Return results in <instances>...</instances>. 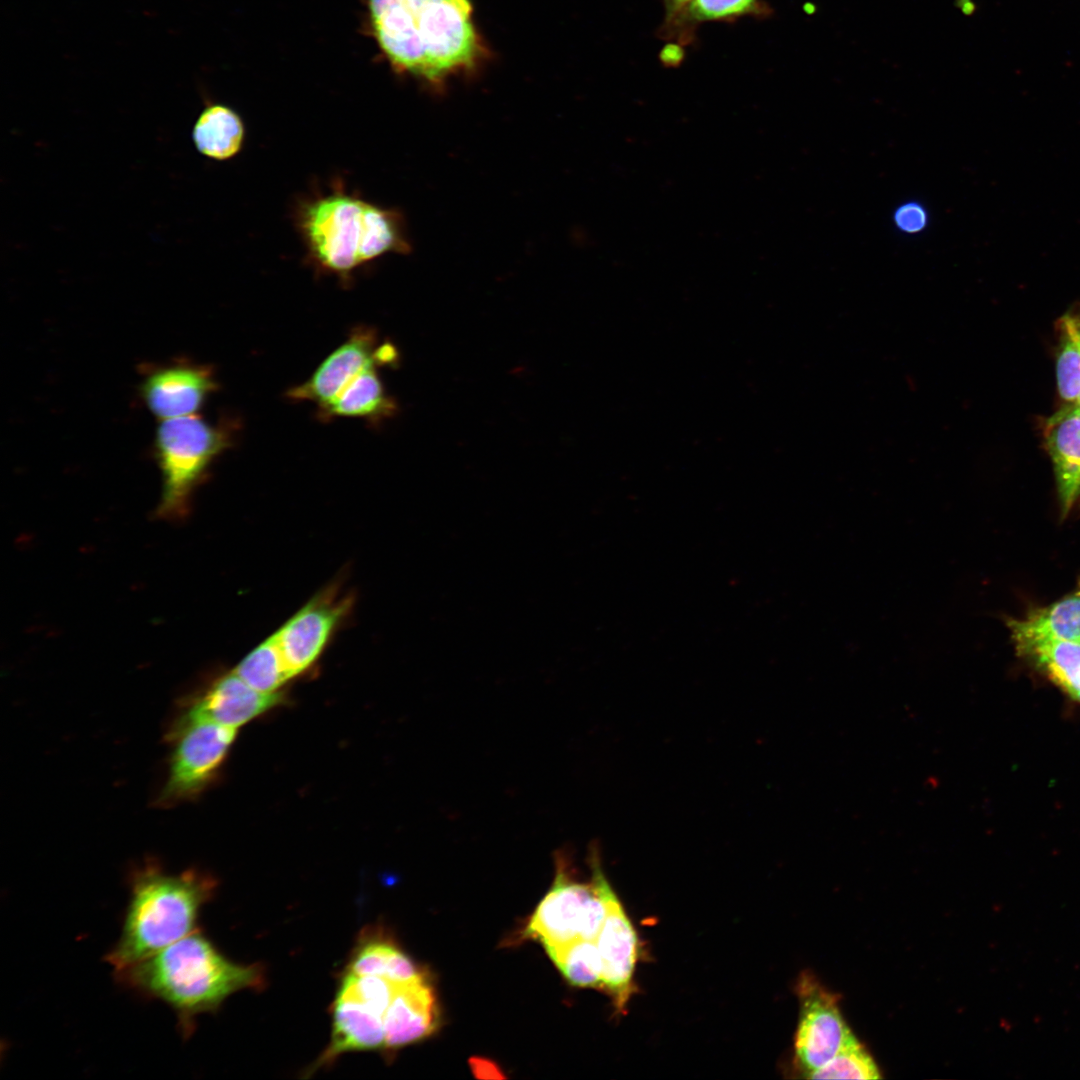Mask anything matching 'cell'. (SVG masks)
Here are the masks:
<instances>
[{"instance_id": "obj_1", "label": "cell", "mask_w": 1080, "mask_h": 1080, "mask_svg": "<svg viewBox=\"0 0 1080 1080\" xmlns=\"http://www.w3.org/2000/svg\"><path fill=\"white\" fill-rule=\"evenodd\" d=\"M115 978L143 998L168 1005L184 1040L193 1034L197 1016L217 1011L233 993L264 982L261 967L230 961L199 930L115 971Z\"/></svg>"}, {"instance_id": "obj_2", "label": "cell", "mask_w": 1080, "mask_h": 1080, "mask_svg": "<svg viewBox=\"0 0 1080 1080\" xmlns=\"http://www.w3.org/2000/svg\"><path fill=\"white\" fill-rule=\"evenodd\" d=\"M295 219L310 261L343 278L385 254L411 250L399 211L368 202L342 185L300 202Z\"/></svg>"}, {"instance_id": "obj_3", "label": "cell", "mask_w": 1080, "mask_h": 1080, "mask_svg": "<svg viewBox=\"0 0 1080 1080\" xmlns=\"http://www.w3.org/2000/svg\"><path fill=\"white\" fill-rule=\"evenodd\" d=\"M129 886L119 938L105 955L115 971L197 931L200 910L213 898L217 882L193 868L168 872L150 859L131 871Z\"/></svg>"}, {"instance_id": "obj_4", "label": "cell", "mask_w": 1080, "mask_h": 1080, "mask_svg": "<svg viewBox=\"0 0 1080 1080\" xmlns=\"http://www.w3.org/2000/svg\"><path fill=\"white\" fill-rule=\"evenodd\" d=\"M231 445L230 431L221 423L188 415L161 420L153 439V454L162 476L157 513L181 519L193 490L213 460Z\"/></svg>"}, {"instance_id": "obj_5", "label": "cell", "mask_w": 1080, "mask_h": 1080, "mask_svg": "<svg viewBox=\"0 0 1080 1080\" xmlns=\"http://www.w3.org/2000/svg\"><path fill=\"white\" fill-rule=\"evenodd\" d=\"M592 871L590 883L572 877L568 854H555L556 874L549 892L538 904L525 928L526 937L537 939L544 948L567 944L576 939L596 940L607 913L600 883L602 870L598 847L589 849Z\"/></svg>"}, {"instance_id": "obj_6", "label": "cell", "mask_w": 1080, "mask_h": 1080, "mask_svg": "<svg viewBox=\"0 0 1080 1080\" xmlns=\"http://www.w3.org/2000/svg\"><path fill=\"white\" fill-rule=\"evenodd\" d=\"M236 732L214 722L177 717L167 734L168 775L156 804L171 807L197 798L216 778Z\"/></svg>"}, {"instance_id": "obj_7", "label": "cell", "mask_w": 1080, "mask_h": 1080, "mask_svg": "<svg viewBox=\"0 0 1080 1080\" xmlns=\"http://www.w3.org/2000/svg\"><path fill=\"white\" fill-rule=\"evenodd\" d=\"M408 6L415 16L425 52L423 79L440 83L449 74L474 65L481 49L470 0H442L419 8Z\"/></svg>"}, {"instance_id": "obj_8", "label": "cell", "mask_w": 1080, "mask_h": 1080, "mask_svg": "<svg viewBox=\"0 0 1080 1080\" xmlns=\"http://www.w3.org/2000/svg\"><path fill=\"white\" fill-rule=\"evenodd\" d=\"M800 1003L795 1060L804 1075L831 1060L855 1035L845 1022L838 996L809 972L797 983Z\"/></svg>"}, {"instance_id": "obj_9", "label": "cell", "mask_w": 1080, "mask_h": 1080, "mask_svg": "<svg viewBox=\"0 0 1080 1080\" xmlns=\"http://www.w3.org/2000/svg\"><path fill=\"white\" fill-rule=\"evenodd\" d=\"M217 388L211 367L182 357L144 364L138 394L161 421L195 414Z\"/></svg>"}, {"instance_id": "obj_10", "label": "cell", "mask_w": 1080, "mask_h": 1080, "mask_svg": "<svg viewBox=\"0 0 1080 1080\" xmlns=\"http://www.w3.org/2000/svg\"><path fill=\"white\" fill-rule=\"evenodd\" d=\"M350 607V598L326 592L307 603L274 633L290 679L318 659Z\"/></svg>"}, {"instance_id": "obj_11", "label": "cell", "mask_w": 1080, "mask_h": 1080, "mask_svg": "<svg viewBox=\"0 0 1080 1080\" xmlns=\"http://www.w3.org/2000/svg\"><path fill=\"white\" fill-rule=\"evenodd\" d=\"M600 883L607 904L606 917L595 940L602 961V986L613 997L616 1010L624 1012L633 992L638 938L602 870Z\"/></svg>"}, {"instance_id": "obj_12", "label": "cell", "mask_w": 1080, "mask_h": 1080, "mask_svg": "<svg viewBox=\"0 0 1080 1080\" xmlns=\"http://www.w3.org/2000/svg\"><path fill=\"white\" fill-rule=\"evenodd\" d=\"M280 692H259L234 671L222 675L189 702L179 718L214 722L237 729L282 702Z\"/></svg>"}, {"instance_id": "obj_13", "label": "cell", "mask_w": 1080, "mask_h": 1080, "mask_svg": "<svg viewBox=\"0 0 1080 1080\" xmlns=\"http://www.w3.org/2000/svg\"><path fill=\"white\" fill-rule=\"evenodd\" d=\"M375 332L358 328L348 340L332 352L303 384L288 391L295 400H309L320 409L331 403L342 390L366 367L380 361L377 356Z\"/></svg>"}, {"instance_id": "obj_14", "label": "cell", "mask_w": 1080, "mask_h": 1080, "mask_svg": "<svg viewBox=\"0 0 1080 1080\" xmlns=\"http://www.w3.org/2000/svg\"><path fill=\"white\" fill-rule=\"evenodd\" d=\"M385 1012L341 984L333 1007L331 1041L315 1068L349 1051L385 1048Z\"/></svg>"}, {"instance_id": "obj_15", "label": "cell", "mask_w": 1080, "mask_h": 1080, "mask_svg": "<svg viewBox=\"0 0 1080 1080\" xmlns=\"http://www.w3.org/2000/svg\"><path fill=\"white\" fill-rule=\"evenodd\" d=\"M368 12L377 44L392 67L422 78L425 52L406 0H368Z\"/></svg>"}, {"instance_id": "obj_16", "label": "cell", "mask_w": 1080, "mask_h": 1080, "mask_svg": "<svg viewBox=\"0 0 1080 1080\" xmlns=\"http://www.w3.org/2000/svg\"><path fill=\"white\" fill-rule=\"evenodd\" d=\"M1041 431L1066 514L1080 497V409L1075 403H1064L1042 420Z\"/></svg>"}, {"instance_id": "obj_17", "label": "cell", "mask_w": 1080, "mask_h": 1080, "mask_svg": "<svg viewBox=\"0 0 1080 1080\" xmlns=\"http://www.w3.org/2000/svg\"><path fill=\"white\" fill-rule=\"evenodd\" d=\"M437 999L428 978L395 986L384 1015L385 1048H399L422 1040L439 1027Z\"/></svg>"}, {"instance_id": "obj_18", "label": "cell", "mask_w": 1080, "mask_h": 1080, "mask_svg": "<svg viewBox=\"0 0 1080 1080\" xmlns=\"http://www.w3.org/2000/svg\"><path fill=\"white\" fill-rule=\"evenodd\" d=\"M1007 624L1016 646L1049 640L1080 642V591Z\"/></svg>"}, {"instance_id": "obj_19", "label": "cell", "mask_w": 1080, "mask_h": 1080, "mask_svg": "<svg viewBox=\"0 0 1080 1080\" xmlns=\"http://www.w3.org/2000/svg\"><path fill=\"white\" fill-rule=\"evenodd\" d=\"M245 126L239 114L227 105L208 103L196 119L192 140L200 154L217 161L235 157L242 149Z\"/></svg>"}, {"instance_id": "obj_20", "label": "cell", "mask_w": 1080, "mask_h": 1080, "mask_svg": "<svg viewBox=\"0 0 1080 1080\" xmlns=\"http://www.w3.org/2000/svg\"><path fill=\"white\" fill-rule=\"evenodd\" d=\"M772 12L763 0H690L675 20L661 28V35L688 44L696 28L706 22L729 21L744 16L766 17Z\"/></svg>"}, {"instance_id": "obj_21", "label": "cell", "mask_w": 1080, "mask_h": 1080, "mask_svg": "<svg viewBox=\"0 0 1080 1080\" xmlns=\"http://www.w3.org/2000/svg\"><path fill=\"white\" fill-rule=\"evenodd\" d=\"M376 364L362 370L327 406L320 409L325 417H364L380 419L392 416L397 409L376 372Z\"/></svg>"}, {"instance_id": "obj_22", "label": "cell", "mask_w": 1080, "mask_h": 1080, "mask_svg": "<svg viewBox=\"0 0 1080 1080\" xmlns=\"http://www.w3.org/2000/svg\"><path fill=\"white\" fill-rule=\"evenodd\" d=\"M347 972L375 976L400 985L427 977L404 952L376 936L366 939L354 952Z\"/></svg>"}, {"instance_id": "obj_23", "label": "cell", "mask_w": 1080, "mask_h": 1080, "mask_svg": "<svg viewBox=\"0 0 1080 1080\" xmlns=\"http://www.w3.org/2000/svg\"><path fill=\"white\" fill-rule=\"evenodd\" d=\"M1016 648L1070 697L1080 702V642L1038 641L1017 645Z\"/></svg>"}, {"instance_id": "obj_24", "label": "cell", "mask_w": 1080, "mask_h": 1080, "mask_svg": "<svg viewBox=\"0 0 1080 1080\" xmlns=\"http://www.w3.org/2000/svg\"><path fill=\"white\" fill-rule=\"evenodd\" d=\"M1055 331L1058 394L1064 403H1075L1080 395V305L1057 319Z\"/></svg>"}, {"instance_id": "obj_25", "label": "cell", "mask_w": 1080, "mask_h": 1080, "mask_svg": "<svg viewBox=\"0 0 1080 1080\" xmlns=\"http://www.w3.org/2000/svg\"><path fill=\"white\" fill-rule=\"evenodd\" d=\"M233 671L250 687L267 694L278 693L290 680L274 633L243 658Z\"/></svg>"}, {"instance_id": "obj_26", "label": "cell", "mask_w": 1080, "mask_h": 1080, "mask_svg": "<svg viewBox=\"0 0 1080 1080\" xmlns=\"http://www.w3.org/2000/svg\"><path fill=\"white\" fill-rule=\"evenodd\" d=\"M565 978L578 987L602 986V961L595 940L576 939L545 948Z\"/></svg>"}, {"instance_id": "obj_27", "label": "cell", "mask_w": 1080, "mask_h": 1080, "mask_svg": "<svg viewBox=\"0 0 1080 1080\" xmlns=\"http://www.w3.org/2000/svg\"><path fill=\"white\" fill-rule=\"evenodd\" d=\"M809 1079H861L881 1077L880 1070L862 1043L853 1037L825 1065L804 1075Z\"/></svg>"}, {"instance_id": "obj_28", "label": "cell", "mask_w": 1080, "mask_h": 1080, "mask_svg": "<svg viewBox=\"0 0 1080 1080\" xmlns=\"http://www.w3.org/2000/svg\"><path fill=\"white\" fill-rule=\"evenodd\" d=\"M896 224L906 232H917L926 223V214L921 207L915 204H907L898 209L895 215Z\"/></svg>"}, {"instance_id": "obj_29", "label": "cell", "mask_w": 1080, "mask_h": 1080, "mask_svg": "<svg viewBox=\"0 0 1080 1080\" xmlns=\"http://www.w3.org/2000/svg\"><path fill=\"white\" fill-rule=\"evenodd\" d=\"M690 0H663L664 22L661 28L671 24Z\"/></svg>"}, {"instance_id": "obj_30", "label": "cell", "mask_w": 1080, "mask_h": 1080, "mask_svg": "<svg viewBox=\"0 0 1080 1080\" xmlns=\"http://www.w3.org/2000/svg\"><path fill=\"white\" fill-rule=\"evenodd\" d=\"M472 1067L474 1072L478 1073V1077H482L483 1073H485L484 1077H495L497 1076V1072H500L497 1070V1067L488 1060L473 1059Z\"/></svg>"}, {"instance_id": "obj_31", "label": "cell", "mask_w": 1080, "mask_h": 1080, "mask_svg": "<svg viewBox=\"0 0 1080 1080\" xmlns=\"http://www.w3.org/2000/svg\"><path fill=\"white\" fill-rule=\"evenodd\" d=\"M1075 404L1080 409V395H1079L1077 401L1075 402Z\"/></svg>"}]
</instances>
